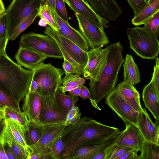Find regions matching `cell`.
Masks as SVG:
<instances>
[{
  "mask_svg": "<svg viewBox=\"0 0 159 159\" xmlns=\"http://www.w3.org/2000/svg\"><path fill=\"white\" fill-rule=\"evenodd\" d=\"M130 151H135L132 148L118 146L114 143L107 149V154L105 159H116L125 153Z\"/></svg>",
  "mask_w": 159,
  "mask_h": 159,
  "instance_id": "d590c367",
  "label": "cell"
},
{
  "mask_svg": "<svg viewBox=\"0 0 159 159\" xmlns=\"http://www.w3.org/2000/svg\"><path fill=\"white\" fill-rule=\"evenodd\" d=\"M155 58V65L151 80L153 83L157 96L159 98V59L157 57Z\"/></svg>",
  "mask_w": 159,
  "mask_h": 159,
  "instance_id": "60d3db41",
  "label": "cell"
},
{
  "mask_svg": "<svg viewBox=\"0 0 159 159\" xmlns=\"http://www.w3.org/2000/svg\"><path fill=\"white\" fill-rule=\"evenodd\" d=\"M9 40V37H0V57L7 53L6 48Z\"/></svg>",
  "mask_w": 159,
  "mask_h": 159,
  "instance_id": "bcb514c9",
  "label": "cell"
},
{
  "mask_svg": "<svg viewBox=\"0 0 159 159\" xmlns=\"http://www.w3.org/2000/svg\"><path fill=\"white\" fill-rule=\"evenodd\" d=\"M7 20L6 12L0 16V37H9Z\"/></svg>",
  "mask_w": 159,
  "mask_h": 159,
  "instance_id": "b9f144b4",
  "label": "cell"
},
{
  "mask_svg": "<svg viewBox=\"0 0 159 159\" xmlns=\"http://www.w3.org/2000/svg\"><path fill=\"white\" fill-rule=\"evenodd\" d=\"M142 98L146 107L158 122L159 120V98L156 92L152 81L144 88Z\"/></svg>",
  "mask_w": 159,
  "mask_h": 159,
  "instance_id": "cb8c5ba5",
  "label": "cell"
},
{
  "mask_svg": "<svg viewBox=\"0 0 159 159\" xmlns=\"http://www.w3.org/2000/svg\"><path fill=\"white\" fill-rule=\"evenodd\" d=\"M5 8L2 0H0V16L5 12Z\"/></svg>",
  "mask_w": 159,
  "mask_h": 159,
  "instance_id": "680465c9",
  "label": "cell"
},
{
  "mask_svg": "<svg viewBox=\"0 0 159 159\" xmlns=\"http://www.w3.org/2000/svg\"><path fill=\"white\" fill-rule=\"evenodd\" d=\"M159 11V0L151 3H147L131 20L132 24L135 26L144 24L156 13Z\"/></svg>",
  "mask_w": 159,
  "mask_h": 159,
  "instance_id": "4316f807",
  "label": "cell"
},
{
  "mask_svg": "<svg viewBox=\"0 0 159 159\" xmlns=\"http://www.w3.org/2000/svg\"><path fill=\"white\" fill-rule=\"evenodd\" d=\"M5 107L0 106V120L5 118Z\"/></svg>",
  "mask_w": 159,
  "mask_h": 159,
  "instance_id": "6f0895ef",
  "label": "cell"
},
{
  "mask_svg": "<svg viewBox=\"0 0 159 159\" xmlns=\"http://www.w3.org/2000/svg\"><path fill=\"white\" fill-rule=\"evenodd\" d=\"M106 97V104L125 124H131L138 127L139 112L135 111L126 102L117 87L115 88Z\"/></svg>",
  "mask_w": 159,
  "mask_h": 159,
  "instance_id": "9c48e42d",
  "label": "cell"
},
{
  "mask_svg": "<svg viewBox=\"0 0 159 159\" xmlns=\"http://www.w3.org/2000/svg\"><path fill=\"white\" fill-rule=\"evenodd\" d=\"M107 148L98 153L93 156L91 159H105L107 154Z\"/></svg>",
  "mask_w": 159,
  "mask_h": 159,
  "instance_id": "f5cc1de1",
  "label": "cell"
},
{
  "mask_svg": "<svg viewBox=\"0 0 159 159\" xmlns=\"http://www.w3.org/2000/svg\"><path fill=\"white\" fill-rule=\"evenodd\" d=\"M55 98L57 105L66 115L79 100L78 96L62 93L59 88L56 91Z\"/></svg>",
  "mask_w": 159,
  "mask_h": 159,
  "instance_id": "83f0119b",
  "label": "cell"
},
{
  "mask_svg": "<svg viewBox=\"0 0 159 159\" xmlns=\"http://www.w3.org/2000/svg\"><path fill=\"white\" fill-rule=\"evenodd\" d=\"M64 1L75 13L84 16L100 27H103L109 22L97 15L84 0Z\"/></svg>",
  "mask_w": 159,
  "mask_h": 159,
  "instance_id": "ffe728a7",
  "label": "cell"
},
{
  "mask_svg": "<svg viewBox=\"0 0 159 159\" xmlns=\"http://www.w3.org/2000/svg\"><path fill=\"white\" fill-rule=\"evenodd\" d=\"M0 143L10 147L16 159H27L28 155L24 148L13 140L1 135Z\"/></svg>",
  "mask_w": 159,
  "mask_h": 159,
  "instance_id": "1f68e13d",
  "label": "cell"
},
{
  "mask_svg": "<svg viewBox=\"0 0 159 159\" xmlns=\"http://www.w3.org/2000/svg\"><path fill=\"white\" fill-rule=\"evenodd\" d=\"M38 85L37 82L32 78L30 84L28 92L38 93Z\"/></svg>",
  "mask_w": 159,
  "mask_h": 159,
  "instance_id": "816d5d0a",
  "label": "cell"
},
{
  "mask_svg": "<svg viewBox=\"0 0 159 159\" xmlns=\"http://www.w3.org/2000/svg\"><path fill=\"white\" fill-rule=\"evenodd\" d=\"M144 25L142 28L157 38L159 34V11L156 13Z\"/></svg>",
  "mask_w": 159,
  "mask_h": 159,
  "instance_id": "836d02e7",
  "label": "cell"
},
{
  "mask_svg": "<svg viewBox=\"0 0 159 159\" xmlns=\"http://www.w3.org/2000/svg\"><path fill=\"white\" fill-rule=\"evenodd\" d=\"M125 124V129L121 131L115 144L118 146L132 148L137 152L140 151L145 139L138 127L131 124Z\"/></svg>",
  "mask_w": 159,
  "mask_h": 159,
  "instance_id": "9a60e30c",
  "label": "cell"
},
{
  "mask_svg": "<svg viewBox=\"0 0 159 159\" xmlns=\"http://www.w3.org/2000/svg\"><path fill=\"white\" fill-rule=\"evenodd\" d=\"M4 119L0 120V143L1 135L4 127Z\"/></svg>",
  "mask_w": 159,
  "mask_h": 159,
  "instance_id": "94428289",
  "label": "cell"
},
{
  "mask_svg": "<svg viewBox=\"0 0 159 159\" xmlns=\"http://www.w3.org/2000/svg\"><path fill=\"white\" fill-rule=\"evenodd\" d=\"M33 70L23 68L6 54L0 57V85L20 103L28 92Z\"/></svg>",
  "mask_w": 159,
  "mask_h": 159,
  "instance_id": "3957f363",
  "label": "cell"
},
{
  "mask_svg": "<svg viewBox=\"0 0 159 159\" xmlns=\"http://www.w3.org/2000/svg\"><path fill=\"white\" fill-rule=\"evenodd\" d=\"M33 70L32 79L37 83V93L41 96H48L55 93L62 84L61 77L64 73L63 70L50 63H43Z\"/></svg>",
  "mask_w": 159,
  "mask_h": 159,
  "instance_id": "5b68a950",
  "label": "cell"
},
{
  "mask_svg": "<svg viewBox=\"0 0 159 159\" xmlns=\"http://www.w3.org/2000/svg\"><path fill=\"white\" fill-rule=\"evenodd\" d=\"M95 12L109 22L116 20L122 13V10L115 0H84Z\"/></svg>",
  "mask_w": 159,
  "mask_h": 159,
  "instance_id": "5bb4252c",
  "label": "cell"
},
{
  "mask_svg": "<svg viewBox=\"0 0 159 159\" xmlns=\"http://www.w3.org/2000/svg\"><path fill=\"white\" fill-rule=\"evenodd\" d=\"M51 159L49 154L37 153L28 156L27 159Z\"/></svg>",
  "mask_w": 159,
  "mask_h": 159,
  "instance_id": "681fc988",
  "label": "cell"
},
{
  "mask_svg": "<svg viewBox=\"0 0 159 159\" xmlns=\"http://www.w3.org/2000/svg\"><path fill=\"white\" fill-rule=\"evenodd\" d=\"M55 93L48 96H41L42 103L39 122L45 125L65 123L66 115L57 105Z\"/></svg>",
  "mask_w": 159,
  "mask_h": 159,
  "instance_id": "30bf717a",
  "label": "cell"
},
{
  "mask_svg": "<svg viewBox=\"0 0 159 159\" xmlns=\"http://www.w3.org/2000/svg\"><path fill=\"white\" fill-rule=\"evenodd\" d=\"M5 151L8 159H16L13 152L10 147L7 144H4Z\"/></svg>",
  "mask_w": 159,
  "mask_h": 159,
  "instance_id": "f907efd6",
  "label": "cell"
},
{
  "mask_svg": "<svg viewBox=\"0 0 159 159\" xmlns=\"http://www.w3.org/2000/svg\"><path fill=\"white\" fill-rule=\"evenodd\" d=\"M134 15L137 14L148 2L147 0H127Z\"/></svg>",
  "mask_w": 159,
  "mask_h": 159,
  "instance_id": "7bdbcfd3",
  "label": "cell"
},
{
  "mask_svg": "<svg viewBox=\"0 0 159 159\" xmlns=\"http://www.w3.org/2000/svg\"><path fill=\"white\" fill-rule=\"evenodd\" d=\"M45 125L39 122L29 121L24 128V135L27 144L31 146L36 143L42 137Z\"/></svg>",
  "mask_w": 159,
  "mask_h": 159,
  "instance_id": "484cf974",
  "label": "cell"
},
{
  "mask_svg": "<svg viewBox=\"0 0 159 159\" xmlns=\"http://www.w3.org/2000/svg\"><path fill=\"white\" fill-rule=\"evenodd\" d=\"M81 86H79L73 89L68 92L70 94L80 97L81 92Z\"/></svg>",
  "mask_w": 159,
  "mask_h": 159,
  "instance_id": "11a10c76",
  "label": "cell"
},
{
  "mask_svg": "<svg viewBox=\"0 0 159 159\" xmlns=\"http://www.w3.org/2000/svg\"><path fill=\"white\" fill-rule=\"evenodd\" d=\"M138 159H159V145L145 141Z\"/></svg>",
  "mask_w": 159,
  "mask_h": 159,
  "instance_id": "f1b7e54d",
  "label": "cell"
},
{
  "mask_svg": "<svg viewBox=\"0 0 159 159\" xmlns=\"http://www.w3.org/2000/svg\"><path fill=\"white\" fill-rule=\"evenodd\" d=\"M0 159H8L6 154L4 146L0 143Z\"/></svg>",
  "mask_w": 159,
  "mask_h": 159,
  "instance_id": "9f6ffc18",
  "label": "cell"
},
{
  "mask_svg": "<svg viewBox=\"0 0 159 159\" xmlns=\"http://www.w3.org/2000/svg\"></svg>",
  "mask_w": 159,
  "mask_h": 159,
  "instance_id": "be15d7a7",
  "label": "cell"
},
{
  "mask_svg": "<svg viewBox=\"0 0 159 159\" xmlns=\"http://www.w3.org/2000/svg\"><path fill=\"white\" fill-rule=\"evenodd\" d=\"M67 125L65 123L45 125L43 133L40 139L35 144L30 146L33 151L32 154L37 153L49 154L48 148L49 145L55 138L61 135Z\"/></svg>",
  "mask_w": 159,
  "mask_h": 159,
  "instance_id": "e0dca14e",
  "label": "cell"
},
{
  "mask_svg": "<svg viewBox=\"0 0 159 159\" xmlns=\"http://www.w3.org/2000/svg\"><path fill=\"white\" fill-rule=\"evenodd\" d=\"M80 32L90 49L102 48L110 43L103 27L98 26L84 16L75 13Z\"/></svg>",
  "mask_w": 159,
  "mask_h": 159,
  "instance_id": "ba28073f",
  "label": "cell"
},
{
  "mask_svg": "<svg viewBox=\"0 0 159 159\" xmlns=\"http://www.w3.org/2000/svg\"><path fill=\"white\" fill-rule=\"evenodd\" d=\"M44 33L54 39L74 60L84 68H85L88 61V52L84 51L49 25L46 26Z\"/></svg>",
  "mask_w": 159,
  "mask_h": 159,
  "instance_id": "7c38bea8",
  "label": "cell"
},
{
  "mask_svg": "<svg viewBox=\"0 0 159 159\" xmlns=\"http://www.w3.org/2000/svg\"><path fill=\"white\" fill-rule=\"evenodd\" d=\"M156 0H148V3H151L154 2Z\"/></svg>",
  "mask_w": 159,
  "mask_h": 159,
  "instance_id": "6125c7cd",
  "label": "cell"
},
{
  "mask_svg": "<svg viewBox=\"0 0 159 159\" xmlns=\"http://www.w3.org/2000/svg\"><path fill=\"white\" fill-rule=\"evenodd\" d=\"M108 52L107 64L98 80L90 81V90L93 99L92 104L97 108V104L114 89L117 82L118 74L124 59L123 47L119 42L107 46Z\"/></svg>",
  "mask_w": 159,
  "mask_h": 159,
  "instance_id": "7a4b0ae2",
  "label": "cell"
},
{
  "mask_svg": "<svg viewBox=\"0 0 159 159\" xmlns=\"http://www.w3.org/2000/svg\"><path fill=\"white\" fill-rule=\"evenodd\" d=\"M138 128L145 141L159 145V125L153 123L145 109L139 112Z\"/></svg>",
  "mask_w": 159,
  "mask_h": 159,
  "instance_id": "d6986e66",
  "label": "cell"
},
{
  "mask_svg": "<svg viewBox=\"0 0 159 159\" xmlns=\"http://www.w3.org/2000/svg\"><path fill=\"white\" fill-rule=\"evenodd\" d=\"M20 44L34 50L48 57L63 58L57 42L46 35L33 32L24 34L20 38Z\"/></svg>",
  "mask_w": 159,
  "mask_h": 159,
  "instance_id": "52a82bcc",
  "label": "cell"
},
{
  "mask_svg": "<svg viewBox=\"0 0 159 159\" xmlns=\"http://www.w3.org/2000/svg\"><path fill=\"white\" fill-rule=\"evenodd\" d=\"M57 22L59 30L58 32L65 38L71 41L84 51L88 52L89 47L81 33L71 27L57 15Z\"/></svg>",
  "mask_w": 159,
  "mask_h": 159,
  "instance_id": "7402d4cb",
  "label": "cell"
},
{
  "mask_svg": "<svg viewBox=\"0 0 159 159\" xmlns=\"http://www.w3.org/2000/svg\"><path fill=\"white\" fill-rule=\"evenodd\" d=\"M39 25L42 27L46 26L48 25L47 21L43 18H40V20L38 22Z\"/></svg>",
  "mask_w": 159,
  "mask_h": 159,
  "instance_id": "91938a15",
  "label": "cell"
},
{
  "mask_svg": "<svg viewBox=\"0 0 159 159\" xmlns=\"http://www.w3.org/2000/svg\"><path fill=\"white\" fill-rule=\"evenodd\" d=\"M139 156L134 151L128 152L117 158L116 159H138Z\"/></svg>",
  "mask_w": 159,
  "mask_h": 159,
  "instance_id": "7dc6e473",
  "label": "cell"
},
{
  "mask_svg": "<svg viewBox=\"0 0 159 159\" xmlns=\"http://www.w3.org/2000/svg\"><path fill=\"white\" fill-rule=\"evenodd\" d=\"M45 0H12L5 12L9 36L19 24L30 15L38 12Z\"/></svg>",
  "mask_w": 159,
  "mask_h": 159,
  "instance_id": "8992f818",
  "label": "cell"
},
{
  "mask_svg": "<svg viewBox=\"0 0 159 159\" xmlns=\"http://www.w3.org/2000/svg\"><path fill=\"white\" fill-rule=\"evenodd\" d=\"M38 16L44 19L48 25L54 30L58 32L59 28L57 21L54 19L48 6L44 2L40 6L37 12Z\"/></svg>",
  "mask_w": 159,
  "mask_h": 159,
  "instance_id": "4dcf8cb0",
  "label": "cell"
},
{
  "mask_svg": "<svg viewBox=\"0 0 159 159\" xmlns=\"http://www.w3.org/2000/svg\"><path fill=\"white\" fill-rule=\"evenodd\" d=\"M4 127L2 132V136L13 140L22 146L28 156L33 153L30 146L26 143L24 135V127L18 122L9 118H4Z\"/></svg>",
  "mask_w": 159,
  "mask_h": 159,
  "instance_id": "ac0fdd59",
  "label": "cell"
},
{
  "mask_svg": "<svg viewBox=\"0 0 159 159\" xmlns=\"http://www.w3.org/2000/svg\"><path fill=\"white\" fill-rule=\"evenodd\" d=\"M80 97L84 100L87 99H90L91 103L93 102V99L91 92L84 85L81 86V92Z\"/></svg>",
  "mask_w": 159,
  "mask_h": 159,
  "instance_id": "f6af8a7d",
  "label": "cell"
},
{
  "mask_svg": "<svg viewBox=\"0 0 159 159\" xmlns=\"http://www.w3.org/2000/svg\"><path fill=\"white\" fill-rule=\"evenodd\" d=\"M121 132H117L101 143L81 146L72 151L66 159H91L98 153L115 143Z\"/></svg>",
  "mask_w": 159,
  "mask_h": 159,
  "instance_id": "4fadbf2b",
  "label": "cell"
},
{
  "mask_svg": "<svg viewBox=\"0 0 159 159\" xmlns=\"http://www.w3.org/2000/svg\"><path fill=\"white\" fill-rule=\"evenodd\" d=\"M85 116L76 123L66 126L61 136L64 144L60 159H66L74 150L83 145L101 143L120 131Z\"/></svg>",
  "mask_w": 159,
  "mask_h": 159,
  "instance_id": "6da1fadb",
  "label": "cell"
},
{
  "mask_svg": "<svg viewBox=\"0 0 159 159\" xmlns=\"http://www.w3.org/2000/svg\"><path fill=\"white\" fill-rule=\"evenodd\" d=\"M38 16L37 12L34 13L23 20L9 36V40H14L24 30L30 26Z\"/></svg>",
  "mask_w": 159,
  "mask_h": 159,
  "instance_id": "e575fe53",
  "label": "cell"
},
{
  "mask_svg": "<svg viewBox=\"0 0 159 159\" xmlns=\"http://www.w3.org/2000/svg\"><path fill=\"white\" fill-rule=\"evenodd\" d=\"M23 99L22 109L29 121L39 122L42 103L41 96L37 93L28 92Z\"/></svg>",
  "mask_w": 159,
  "mask_h": 159,
  "instance_id": "44dd1931",
  "label": "cell"
},
{
  "mask_svg": "<svg viewBox=\"0 0 159 159\" xmlns=\"http://www.w3.org/2000/svg\"><path fill=\"white\" fill-rule=\"evenodd\" d=\"M0 106L9 108L15 112L23 114L19 103L0 85Z\"/></svg>",
  "mask_w": 159,
  "mask_h": 159,
  "instance_id": "f546056e",
  "label": "cell"
},
{
  "mask_svg": "<svg viewBox=\"0 0 159 159\" xmlns=\"http://www.w3.org/2000/svg\"><path fill=\"white\" fill-rule=\"evenodd\" d=\"M64 147L61 136L59 135L48 146L49 153L51 158L60 159L61 153Z\"/></svg>",
  "mask_w": 159,
  "mask_h": 159,
  "instance_id": "d6a6232c",
  "label": "cell"
},
{
  "mask_svg": "<svg viewBox=\"0 0 159 159\" xmlns=\"http://www.w3.org/2000/svg\"><path fill=\"white\" fill-rule=\"evenodd\" d=\"M123 64L125 81L134 85L140 82V74L132 56L127 54Z\"/></svg>",
  "mask_w": 159,
  "mask_h": 159,
  "instance_id": "d4e9b609",
  "label": "cell"
},
{
  "mask_svg": "<svg viewBox=\"0 0 159 159\" xmlns=\"http://www.w3.org/2000/svg\"><path fill=\"white\" fill-rule=\"evenodd\" d=\"M81 113L77 106L74 105L66 115L65 124L68 125L77 122L81 118Z\"/></svg>",
  "mask_w": 159,
  "mask_h": 159,
  "instance_id": "f35d334b",
  "label": "cell"
},
{
  "mask_svg": "<svg viewBox=\"0 0 159 159\" xmlns=\"http://www.w3.org/2000/svg\"><path fill=\"white\" fill-rule=\"evenodd\" d=\"M63 59L64 61L62 64V67L65 71V73L76 74L79 75L83 73V71L77 69L65 58Z\"/></svg>",
  "mask_w": 159,
  "mask_h": 159,
  "instance_id": "ee69618b",
  "label": "cell"
},
{
  "mask_svg": "<svg viewBox=\"0 0 159 159\" xmlns=\"http://www.w3.org/2000/svg\"><path fill=\"white\" fill-rule=\"evenodd\" d=\"M108 50L97 48L88 51L87 65L84 68V76L89 78L90 81H97L101 75L107 61Z\"/></svg>",
  "mask_w": 159,
  "mask_h": 159,
  "instance_id": "8fae6325",
  "label": "cell"
},
{
  "mask_svg": "<svg viewBox=\"0 0 159 159\" xmlns=\"http://www.w3.org/2000/svg\"><path fill=\"white\" fill-rule=\"evenodd\" d=\"M5 118H9L18 122L23 125L24 128L29 121L24 113L20 114L7 107L5 111Z\"/></svg>",
  "mask_w": 159,
  "mask_h": 159,
  "instance_id": "74e56055",
  "label": "cell"
},
{
  "mask_svg": "<svg viewBox=\"0 0 159 159\" xmlns=\"http://www.w3.org/2000/svg\"><path fill=\"white\" fill-rule=\"evenodd\" d=\"M45 2L49 7L54 19L57 21V14L56 10V0H45Z\"/></svg>",
  "mask_w": 159,
  "mask_h": 159,
  "instance_id": "c3c4849f",
  "label": "cell"
},
{
  "mask_svg": "<svg viewBox=\"0 0 159 159\" xmlns=\"http://www.w3.org/2000/svg\"><path fill=\"white\" fill-rule=\"evenodd\" d=\"M47 58L39 52L20 44L15 55V58L18 65L32 70L40 66Z\"/></svg>",
  "mask_w": 159,
  "mask_h": 159,
  "instance_id": "2e32d148",
  "label": "cell"
},
{
  "mask_svg": "<svg viewBox=\"0 0 159 159\" xmlns=\"http://www.w3.org/2000/svg\"><path fill=\"white\" fill-rule=\"evenodd\" d=\"M64 0H56V10L57 15L64 21L69 23Z\"/></svg>",
  "mask_w": 159,
  "mask_h": 159,
  "instance_id": "ab89813d",
  "label": "cell"
},
{
  "mask_svg": "<svg viewBox=\"0 0 159 159\" xmlns=\"http://www.w3.org/2000/svg\"><path fill=\"white\" fill-rule=\"evenodd\" d=\"M127 34L130 48L138 56L146 59H154L157 57L159 52L157 38L139 26L128 28Z\"/></svg>",
  "mask_w": 159,
  "mask_h": 159,
  "instance_id": "277c9868",
  "label": "cell"
},
{
  "mask_svg": "<svg viewBox=\"0 0 159 159\" xmlns=\"http://www.w3.org/2000/svg\"><path fill=\"white\" fill-rule=\"evenodd\" d=\"M78 86H74L69 85H60L59 87V89L61 92V93L63 94H65L66 92H69L75 88H76Z\"/></svg>",
  "mask_w": 159,
  "mask_h": 159,
  "instance_id": "db71d44e",
  "label": "cell"
},
{
  "mask_svg": "<svg viewBox=\"0 0 159 159\" xmlns=\"http://www.w3.org/2000/svg\"><path fill=\"white\" fill-rule=\"evenodd\" d=\"M126 102L137 112L142 111L140 95L133 85L125 81L121 82L117 87Z\"/></svg>",
  "mask_w": 159,
  "mask_h": 159,
  "instance_id": "603a6c76",
  "label": "cell"
},
{
  "mask_svg": "<svg viewBox=\"0 0 159 159\" xmlns=\"http://www.w3.org/2000/svg\"><path fill=\"white\" fill-rule=\"evenodd\" d=\"M65 74V76L61 79L62 85L78 86L84 85L85 83V80L78 74Z\"/></svg>",
  "mask_w": 159,
  "mask_h": 159,
  "instance_id": "8d00e7d4",
  "label": "cell"
}]
</instances>
